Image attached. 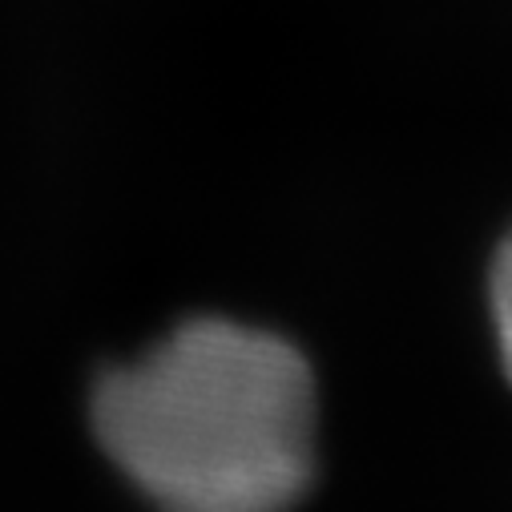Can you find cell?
Returning a JSON list of instances; mask_svg holds the SVG:
<instances>
[{
    "label": "cell",
    "mask_w": 512,
    "mask_h": 512,
    "mask_svg": "<svg viewBox=\"0 0 512 512\" xmlns=\"http://www.w3.org/2000/svg\"><path fill=\"white\" fill-rule=\"evenodd\" d=\"M488 303H492V323H496V347H500L504 371L512 379V234L500 242L496 259H492Z\"/></svg>",
    "instance_id": "obj_2"
},
{
    "label": "cell",
    "mask_w": 512,
    "mask_h": 512,
    "mask_svg": "<svg viewBox=\"0 0 512 512\" xmlns=\"http://www.w3.org/2000/svg\"><path fill=\"white\" fill-rule=\"evenodd\" d=\"M93 428L162 512H287L315 472V379L271 331L194 319L97 383Z\"/></svg>",
    "instance_id": "obj_1"
}]
</instances>
